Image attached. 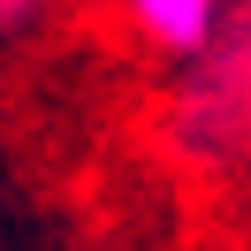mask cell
I'll return each mask as SVG.
<instances>
[{
  "label": "cell",
  "mask_w": 251,
  "mask_h": 251,
  "mask_svg": "<svg viewBox=\"0 0 251 251\" xmlns=\"http://www.w3.org/2000/svg\"><path fill=\"white\" fill-rule=\"evenodd\" d=\"M122 16L168 61H205L221 38V0H122Z\"/></svg>",
  "instance_id": "6da1fadb"
}]
</instances>
